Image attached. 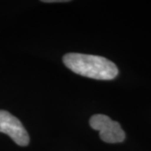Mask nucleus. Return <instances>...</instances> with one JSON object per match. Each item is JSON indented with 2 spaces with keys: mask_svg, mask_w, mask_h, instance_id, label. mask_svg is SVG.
Instances as JSON below:
<instances>
[{
  "mask_svg": "<svg viewBox=\"0 0 151 151\" xmlns=\"http://www.w3.org/2000/svg\"><path fill=\"white\" fill-rule=\"evenodd\" d=\"M63 62L73 72L92 79L112 80L119 74L116 65L103 56L69 53L64 55Z\"/></svg>",
  "mask_w": 151,
  "mask_h": 151,
  "instance_id": "f257e3e1",
  "label": "nucleus"
},
{
  "mask_svg": "<svg viewBox=\"0 0 151 151\" xmlns=\"http://www.w3.org/2000/svg\"><path fill=\"white\" fill-rule=\"evenodd\" d=\"M89 124L93 129L99 132L101 139L106 143H121L125 139V133L120 124L106 115H93Z\"/></svg>",
  "mask_w": 151,
  "mask_h": 151,
  "instance_id": "f03ea898",
  "label": "nucleus"
},
{
  "mask_svg": "<svg viewBox=\"0 0 151 151\" xmlns=\"http://www.w3.org/2000/svg\"><path fill=\"white\" fill-rule=\"evenodd\" d=\"M0 133L8 134L20 146L28 145L29 142V134L21 122L4 110H0Z\"/></svg>",
  "mask_w": 151,
  "mask_h": 151,
  "instance_id": "7ed1b4c3",
  "label": "nucleus"
},
{
  "mask_svg": "<svg viewBox=\"0 0 151 151\" xmlns=\"http://www.w3.org/2000/svg\"><path fill=\"white\" fill-rule=\"evenodd\" d=\"M43 2L45 3H55V2H68V1H65V0H44Z\"/></svg>",
  "mask_w": 151,
  "mask_h": 151,
  "instance_id": "20e7f679",
  "label": "nucleus"
}]
</instances>
